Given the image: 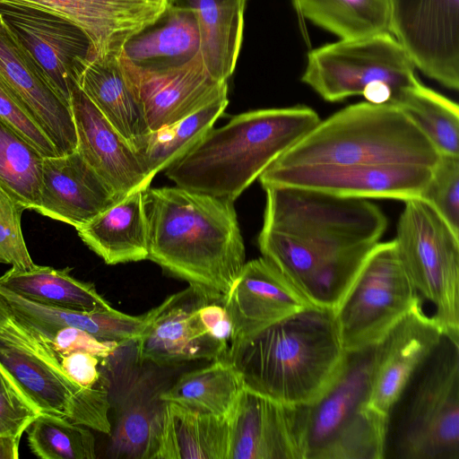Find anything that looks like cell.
Segmentation results:
<instances>
[{"label":"cell","mask_w":459,"mask_h":459,"mask_svg":"<svg viewBox=\"0 0 459 459\" xmlns=\"http://www.w3.org/2000/svg\"><path fill=\"white\" fill-rule=\"evenodd\" d=\"M334 311L310 306L231 343L226 358L244 386L284 404L316 401L346 359Z\"/></svg>","instance_id":"obj_3"},{"label":"cell","mask_w":459,"mask_h":459,"mask_svg":"<svg viewBox=\"0 0 459 459\" xmlns=\"http://www.w3.org/2000/svg\"><path fill=\"white\" fill-rule=\"evenodd\" d=\"M244 387L240 374L224 357L181 375L160 394V399L227 419Z\"/></svg>","instance_id":"obj_32"},{"label":"cell","mask_w":459,"mask_h":459,"mask_svg":"<svg viewBox=\"0 0 459 459\" xmlns=\"http://www.w3.org/2000/svg\"><path fill=\"white\" fill-rule=\"evenodd\" d=\"M212 295L221 296L189 285L148 311V323L134 342L138 360L168 367L226 357L229 348L210 336L198 316Z\"/></svg>","instance_id":"obj_15"},{"label":"cell","mask_w":459,"mask_h":459,"mask_svg":"<svg viewBox=\"0 0 459 459\" xmlns=\"http://www.w3.org/2000/svg\"><path fill=\"white\" fill-rule=\"evenodd\" d=\"M0 373H1V369H0Z\"/></svg>","instance_id":"obj_47"},{"label":"cell","mask_w":459,"mask_h":459,"mask_svg":"<svg viewBox=\"0 0 459 459\" xmlns=\"http://www.w3.org/2000/svg\"><path fill=\"white\" fill-rule=\"evenodd\" d=\"M394 238L420 297L435 307L444 335L459 342V235L421 198L404 201Z\"/></svg>","instance_id":"obj_10"},{"label":"cell","mask_w":459,"mask_h":459,"mask_svg":"<svg viewBox=\"0 0 459 459\" xmlns=\"http://www.w3.org/2000/svg\"><path fill=\"white\" fill-rule=\"evenodd\" d=\"M65 375L82 387H93L108 377L99 368L101 359L86 352H72L57 357Z\"/></svg>","instance_id":"obj_43"},{"label":"cell","mask_w":459,"mask_h":459,"mask_svg":"<svg viewBox=\"0 0 459 459\" xmlns=\"http://www.w3.org/2000/svg\"><path fill=\"white\" fill-rule=\"evenodd\" d=\"M0 368L41 413L111 433L110 381L93 387L73 382L57 355L12 315L0 327Z\"/></svg>","instance_id":"obj_8"},{"label":"cell","mask_w":459,"mask_h":459,"mask_svg":"<svg viewBox=\"0 0 459 459\" xmlns=\"http://www.w3.org/2000/svg\"><path fill=\"white\" fill-rule=\"evenodd\" d=\"M148 259L169 274L224 296L246 264L234 202L176 186L143 192Z\"/></svg>","instance_id":"obj_2"},{"label":"cell","mask_w":459,"mask_h":459,"mask_svg":"<svg viewBox=\"0 0 459 459\" xmlns=\"http://www.w3.org/2000/svg\"><path fill=\"white\" fill-rule=\"evenodd\" d=\"M44 156L0 121V187L25 209L35 210Z\"/></svg>","instance_id":"obj_36"},{"label":"cell","mask_w":459,"mask_h":459,"mask_svg":"<svg viewBox=\"0 0 459 459\" xmlns=\"http://www.w3.org/2000/svg\"><path fill=\"white\" fill-rule=\"evenodd\" d=\"M0 121L30 143L44 157L58 155L54 144L30 117L1 75Z\"/></svg>","instance_id":"obj_40"},{"label":"cell","mask_w":459,"mask_h":459,"mask_svg":"<svg viewBox=\"0 0 459 459\" xmlns=\"http://www.w3.org/2000/svg\"><path fill=\"white\" fill-rule=\"evenodd\" d=\"M0 16L48 84L70 106L82 64L95 51L86 33L65 18L23 5L0 4Z\"/></svg>","instance_id":"obj_13"},{"label":"cell","mask_w":459,"mask_h":459,"mask_svg":"<svg viewBox=\"0 0 459 459\" xmlns=\"http://www.w3.org/2000/svg\"><path fill=\"white\" fill-rule=\"evenodd\" d=\"M228 103V95H224L188 117L151 132L137 151L149 174L154 178L186 152L213 127Z\"/></svg>","instance_id":"obj_35"},{"label":"cell","mask_w":459,"mask_h":459,"mask_svg":"<svg viewBox=\"0 0 459 459\" xmlns=\"http://www.w3.org/2000/svg\"><path fill=\"white\" fill-rule=\"evenodd\" d=\"M320 120L303 105L236 115L208 130L165 169L166 176L178 186L234 202Z\"/></svg>","instance_id":"obj_4"},{"label":"cell","mask_w":459,"mask_h":459,"mask_svg":"<svg viewBox=\"0 0 459 459\" xmlns=\"http://www.w3.org/2000/svg\"><path fill=\"white\" fill-rule=\"evenodd\" d=\"M459 459V342L443 335L388 418L385 456Z\"/></svg>","instance_id":"obj_7"},{"label":"cell","mask_w":459,"mask_h":459,"mask_svg":"<svg viewBox=\"0 0 459 459\" xmlns=\"http://www.w3.org/2000/svg\"><path fill=\"white\" fill-rule=\"evenodd\" d=\"M0 4L43 10L74 22L98 55L119 53L124 42L153 22L167 0H0Z\"/></svg>","instance_id":"obj_22"},{"label":"cell","mask_w":459,"mask_h":459,"mask_svg":"<svg viewBox=\"0 0 459 459\" xmlns=\"http://www.w3.org/2000/svg\"><path fill=\"white\" fill-rule=\"evenodd\" d=\"M247 0H167V5L192 10L196 17L201 56L209 74L227 81L241 48Z\"/></svg>","instance_id":"obj_29"},{"label":"cell","mask_w":459,"mask_h":459,"mask_svg":"<svg viewBox=\"0 0 459 459\" xmlns=\"http://www.w3.org/2000/svg\"><path fill=\"white\" fill-rule=\"evenodd\" d=\"M389 32L415 68L459 88V0H391Z\"/></svg>","instance_id":"obj_12"},{"label":"cell","mask_w":459,"mask_h":459,"mask_svg":"<svg viewBox=\"0 0 459 459\" xmlns=\"http://www.w3.org/2000/svg\"><path fill=\"white\" fill-rule=\"evenodd\" d=\"M28 446L41 459H93L95 438L89 428L41 413L27 428Z\"/></svg>","instance_id":"obj_37"},{"label":"cell","mask_w":459,"mask_h":459,"mask_svg":"<svg viewBox=\"0 0 459 459\" xmlns=\"http://www.w3.org/2000/svg\"><path fill=\"white\" fill-rule=\"evenodd\" d=\"M421 199L459 235V156H439Z\"/></svg>","instance_id":"obj_38"},{"label":"cell","mask_w":459,"mask_h":459,"mask_svg":"<svg viewBox=\"0 0 459 459\" xmlns=\"http://www.w3.org/2000/svg\"><path fill=\"white\" fill-rule=\"evenodd\" d=\"M389 103L399 108L419 127L440 155L459 156L457 103L420 82L405 89Z\"/></svg>","instance_id":"obj_34"},{"label":"cell","mask_w":459,"mask_h":459,"mask_svg":"<svg viewBox=\"0 0 459 459\" xmlns=\"http://www.w3.org/2000/svg\"><path fill=\"white\" fill-rule=\"evenodd\" d=\"M21 437L0 436V459H17Z\"/></svg>","instance_id":"obj_45"},{"label":"cell","mask_w":459,"mask_h":459,"mask_svg":"<svg viewBox=\"0 0 459 459\" xmlns=\"http://www.w3.org/2000/svg\"><path fill=\"white\" fill-rule=\"evenodd\" d=\"M121 198L77 150L44 157L39 214L77 229Z\"/></svg>","instance_id":"obj_19"},{"label":"cell","mask_w":459,"mask_h":459,"mask_svg":"<svg viewBox=\"0 0 459 459\" xmlns=\"http://www.w3.org/2000/svg\"><path fill=\"white\" fill-rule=\"evenodd\" d=\"M77 85L137 152L151 131L138 84L119 53L92 52L82 64Z\"/></svg>","instance_id":"obj_23"},{"label":"cell","mask_w":459,"mask_h":459,"mask_svg":"<svg viewBox=\"0 0 459 459\" xmlns=\"http://www.w3.org/2000/svg\"><path fill=\"white\" fill-rule=\"evenodd\" d=\"M444 333L420 301L377 343L369 405L389 418L407 385L439 344Z\"/></svg>","instance_id":"obj_17"},{"label":"cell","mask_w":459,"mask_h":459,"mask_svg":"<svg viewBox=\"0 0 459 459\" xmlns=\"http://www.w3.org/2000/svg\"><path fill=\"white\" fill-rule=\"evenodd\" d=\"M70 108L75 126L77 151L120 196L145 191L153 178L138 152L116 130L76 85Z\"/></svg>","instance_id":"obj_18"},{"label":"cell","mask_w":459,"mask_h":459,"mask_svg":"<svg viewBox=\"0 0 459 459\" xmlns=\"http://www.w3.org/2000/svg\"><path fill=\"white\" fill-rule=\"evenodd\" d=\"M295 9L339 39L389 31L391 0H292Z\"/></svg>","instance_id":"obj_33"},{"label":"cell","mask_w":459,"mask_h":459,"mask_svg":"<svg viewBox=\"0 0 459 459\" xmlns=\"http://www.w3.org/2000/svg\"><path fill=\"white\" fill-rule=\"evenodd\" d=\"M432 168L409 164L270 165L259 177L263 187L292 186L352 198L407 201L421 198Z\"/></svg>","instance_id":"obj_14"},{"label":"cell","mask_w":459,"mask_h":459,"mask_svg":"<svg viewBox=\"0 0 459 459\" xmlns=\"http://www.w3.org/2000/svg\"><path fill=\"white\" fill-rule=\"evenodd\" d=\"M198 316L210 336L229 348L232 325L223 302V296H209L199 307Z\"/></svg>","instance_id":"obj_44"},{"label":"cell","mask_w":459,"mask_h":459,"mask_svg":"<svg viewBox=\"0 0 459 459\" xmlns=\"http://www.w3.org/2000/svg\"><path fill=\"white\" fill-rule=\"evenodd\" d=\"M26 210L0 187V263L13 269L35 265L24 241L22 215Z\"/></svg>","instance_id":"obj_39"},{"label":"cell","mask_w":459,"mask_h":459,"mask_svg":"<svg viewBox=\"0 0 459 459\" xmlns=\"http://www.w3.org/2000/svg\"><path fill=\"white\" fill-rule=\"evenodd\" d=\"M0 298L11 315L42 339H48L57 330L74 327L101 341L123 345L135 342L148 322V314L131 316L117 309L79 311L38 304L0 287Z\"/></svg>","instance_id":"obj_26"},{"label":"cell","mask_w":459,"mask_h":459,"mask_svg":"<svg viewBox=\"0 0 459 459\" xmlns=\"http://www.w3.org/2000/svg\"><path fill=\"white\" fill-rule=\"evenodd\" d=\"M152 377H135L117 403L108 455L118 459H154L161 429L164 402Z\"/></svg>","instance_id":"obj_28"},{"label":"cell","mask_w":459,"mask_h":459,"mask_svg":"<svg viewBox=\"0 0 459 459\" xmlns=\"http://www.w3.org/2000/svg\"><path fill=\"white\" fill-rule=\"evenodd\" d=\"M301 81L326 101L360 95L375 104L389 103L420 82L411 60L389 31L310 50Z\"/></svg>","instance_id":"obj_9"},{"label":"cell","mask_w":459,"mask_h":459,"mask_svg":"<svg viewBox=\"0 0 459 459\" xmlns=\"http://www.w3.org/2000/svg\"><path fill=\"white\" fill-rule=\"evenodd\" d=\"M39 339L57 357L72 352H86L106 360L112 357L121 347L126 346L117 342L101 341L92 334L74 327H64L57 330L48 339L40 337Z\"/></svg>","instance_id":"obj_42"},{"label":"cell","mask_w":459,"mask_h":459,"mask_svg":"<svg viewBox=\"0 0 459 459\" xmlns=\"http://www.w3.org/2000/svg\"><path fill=\"white\" fill-rule=\"evenodd\" d=\"M119 55L134 74H161L187 65L201 55L195 13L167 5L153 22L124 42Z\"/></svg>","instance_id":"obj_25"},{"label":"cell","mask_w":459,"mask_h":459,"mask_svg":"<svg viewBox=\"0 0 459 459\" xmlns=\"http://www.w3.org/2000/svg\"><path fill=\"white\" fill-rule=\"evenodd\" d=\"M377 346L347 352L329 388L298 406L303 459L385 458L388 418L369 405Z\"/></svg>","instance_id":"obj_6"},{"label":"cell","mask_w":459,"mask_h":459,"mask_svg":"<svg viewBox=\"0 0 459 459\" xmlns=\"http://www.w3.org/2000/svg\"><path fill=\"white\" fill-rule=\"evenodd\" d=\"M143 192L134 191L76 229L83 243L108 264L148 259V219Z\"/></svg>","instance_id":"obj_27"},{"label":"cell","mask_w":459,"mask_h":459,"mask_svg":"<svg viewBox=\"0 0 459 459\" xmlns=\"http://www.w3.org/2000/svg\"><path fill=\"white\" fill-rule=\"evenodd\" d=\"M0 75L20 103L54 144L58 155L77 150L71 108L63 101L0 16Z\"/></svg>","instance_id":"obj_21"},{"label":"cell","mask_w":459,"mask_h":459,"mask_svg":"<svg viewBox=\"0 0 459 459\" xmlns=\"http://www.w3.org/2000/svg\"><path fill=\"white\" fill-rule=\"evenodd\" d=\"M223 302L232 325L230 344L312 306L263 256L246 262Z\"/></svg>","instance_id":"obj_20"},{"label":"cell","mask_w":459,"mask_h":459,"mask_svg":"<svg viewBox=\"0 0 459 459\" xmlns=\"http://www.w3.org/2000/svg\"><path fill=\"white\" fill-rule=\"evenodd\" d=\"M439 156L399 108L363 101L320 120L271 165L409 164L433 168Z\"/></svg>","instance_id":"obj_5"},{"label":"cell","mask_w":459,"mask_h":459,"mask_svg":"<svg viewBox=\"0 0 459 459\" xmlns=\"http://www.w3.org/2000/svg\"><path fill=\"white\" fill-rule=\"evenodd\" d=\"M227 420L228 459H303L298 406L244 387Z\"/></svg>","instance_id":"obj_16"},{"label":"cell","mask_w":459,"mask_h":459,"mask_svg":"<svg viewBox=\"0 0 459 459\" xmlns=\"http://www.w3.org/2000/svg\"><path fill=\"white\" fill-rule=\"evenodd\" d=\"M257 243L312 306L335 310L387 227L381 209L362 198L270 186Z\"/></svg>","instance_id":"obj_1"},{"label":"cell","mask_w":459,"mask_h":459,"mask_svg":"<svg viewBox=\"0 0 459 459\" xmlns=\"http://www.w3.org/2000/svg\"><path fill=\"white\" fill-rule=\"evenodd\" d=\"M70 271L37 264L29 269L11 268L0 276V287L30 301L62 309H114L92 283L73 277Z\"/></svg>","instance_id":"obj_31"},{"label":"cell","mask_w":459,"mask_h":459,"mask_svg":"<svg viewBox=\"0 0 459 459\" xmlns=\"http://www.w3.org/2000/svg\"><path fill=\"white\" fill-rule=\"evenodd\" d=\"M228 420L164 402L154 459H228Z\"/></svg>","instance_id":"obj_30"},{"label":"cell","mask_w":459,"mask_h":459,"mask_svg":"<svg viewBox=\"0 0 459 459\" xmlns=\"http://www.w3.org/2000/svg\"><path fill=\"white\" fill-rule=\"evenodd\" d=\"M11 316V313L4 304V300L0 298V327H2Z\"/></svg>","instance_id":"obj_46"},{"label":"cell","mask_w":459,"mask_h":459,"mask_svg":"<svg viewBox=\"0 0 459 459\" xmlns=\"http://www.w3.org/2000/svg\"><path fill=\"white\" fill-rule=\"evenodd\" d=\"M421 300L394 239L378 242L334 310L344 350L352 352L377 344Z\"/></svg>","instance_id":"obj_11"},{"label":"cell","mask_w":459,"mask_h":459,"mask_svg":"<svg viewBox=\"0 0 459 459\" xmlns=\"http://www.w3.org/2000/svg\"><path fill=\"white\" fill-rule=\"evenodd\" d=\"M1 369V368H0ZM41 412L1 369L0 436H22Z\"/></svg>","instance_id":"obj_41"},{"label":"cell","mask_w":459,"mask_h":459,"mask_svg":"<svg viewBox=\"0 0 459 459\" xmlns=\"http://www.w3.org/2000/svg\"><path fill=\"white\" fill-rule=\"evenodd\" d=\"M131 74L138 84L151 132L181 120L228 95L227 81L213 78L201 55L187 65L165 73Z\"/></svg>","instance_id":"obj_24"}]
</instances>
